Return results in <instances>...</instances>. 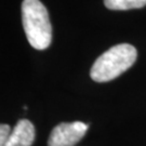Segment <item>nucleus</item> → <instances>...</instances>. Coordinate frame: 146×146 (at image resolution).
I'll return each mask as SVG.
<instances>
[{
	"mask_svg": "<svg viewBox=\"0 0 146 146\" xmlns=\"http://www.w3.org/2000/svg\"><path fill=\"white\" fill-rule=\"evenodd\" d=\"M136 49L129 43L114 46L93 63L90 76L96 82H107L119 77L135 63Z\"/></svg>",
	"mask_w": 146,
	"mask_h": 146,
	"instance_id": "obj_1",
	"label": "nucleus"
},
{
	"mask_svg": "<svg viewBox=\"0 0 146 146\" xmlns=\"http://www.w3.org/2000/svg\"><path fill=\"white\" fill-rule=\"evenodd\" d=\"M22 22L27 40L36 50L47 49L52 41V26L47 8L39 0H24Z\"/></svg>",
	"mask_w": 146,
	"mask_h": 146,
	"instance_id": "obj_2",
	"label": "nucleus"
},
{
	"mask_svg": "<svg viewBox=\"0 0 146 146\" xmlns=\"http://www.w3.org/2000/svg\"><path fill=\"white\" fill-rule=\"evenodd\" d=\"M89 125L81 121L61 122L50 133L48 146H75L88 131Z\"/></svg>",
	"mask_w": 146,
	"mask_h": 146,
	"instance_id": "obj_3",
	"label": "nucleus"
},
{
	"mask_svg": "<svg viewBox=\"0 0 146 146\" xmlns=\"http://www.w3.org/2000/svg\"><path fill=\"white\" fill-rule=\"evenodd\" d=\"M35 140V127L29 120L21 119L12 129L3 146H31Z\"/></svg>",
	"mask_w": 146,
	"mask_h": 146,
	"instance_id": "obj_4",
	"label": "nucleus"
},
{
	"mask_svg": "<svg viewBox=\"0 0 146 146\" xmlns=\"http://www.w3.org/2000/svg\"><path fill=\"white\" fill-rule=\"evenodd\" d=\"M104 5L110 10L125 11L145 7L146 0H104Z\"/></svg>",
	"mask_w": 146,
	"mask_h": 146,
	"instance_id": "obj_5",
	"label": "nucleus"
},
{
	"mask_svg": "<svg viewBox=\"0 0 146 146\" xmlns=\"http://www.w3.org/2000/svg\"><path fill=\"white\" fill-rule=\"evenodd\" d=\"M12 129L9 125H0V146H3L5 144V142L8 141L9 136H10Z\"/></svg>",
	"mask_w": 146,
	"mask_h": 146,
	"instance_id": "obj_6",
	"label": "nucleus"
}]
</instances>
